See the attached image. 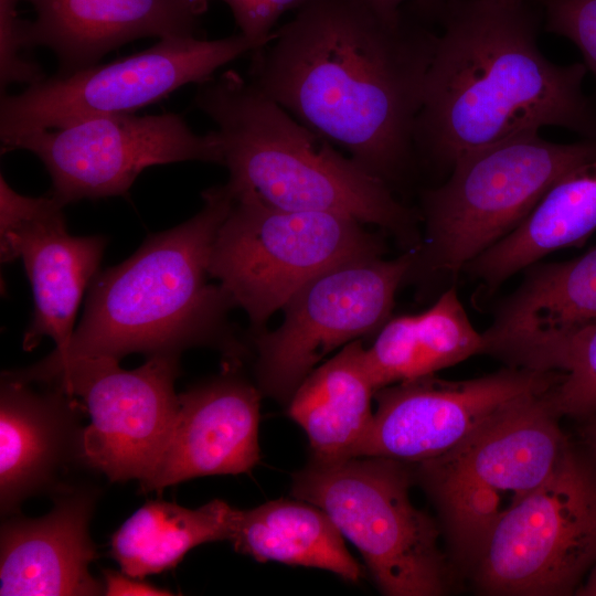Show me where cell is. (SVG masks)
<instances>
[{
	"label": "cell",
	"mask_w": 596,
	"mask_h": 596,
	"mask_svg": "<svg viewBox=\"0 0 596 596\" xmlns=\"http://www.w3.org/2000/svg\"><path fill=\"white\" fill-rule=\"evenodd\" d=\"M545 30L573 42L587 71L596 76V0H536Z\"/></svg>",
	"instance_id": "27"
},
{
	"label": "cell",
	"mask_w": 596,
	"mask_h": 596,
	"mask_svg": "<svg viewBox=\"0 0 596 596\" xmlns=\"http://www.w3.org/2000/svg\"><path fill=\"white\" fill-rule=\"evenodd\" d=\"M482 349V333L473 328L453 287L427 310L389 319L365 349V362L377 391L434 375Z\"/></svg>",
	"instance_id": "23"
},
{
	"label": "cell",
	"mask_w": 596,
	"mask_h": 596,
	"mask_svg": "<svg viewBox=\"0 0 596 596\" xmlns=\"http://www.w3.org/2000/svg\"><path fill=\"white\" fill-rule=\"evenodd\" d=\"M583 439L586 446V456L596 467V412L585 418Z\"/></svg>",
	"instance_id": "32"
},
{
	"label": "cell",
	"mask_w": 596,
	"mask_h": 596,
	"mask_svg": "<svg viewBox=\"0 0 596 596\" xmlns=\"http://www.w3.org/2000/svg\"><path fill=\"white\" fill-rule=\"evenodd\" d=\"M202 199L193 217L149 236L127 260L96 274L65 348L3 376L44 383L60 366L79 359L120 360L135 352L180 355L201 344L235 352L226 327L234 302L220 284H209L207 276L214 240L236 198L226 182L203 191Z\"/></svg>",
	"instance_id": "3"
},
{
	"label": "cell",
	"mask_w": 596,
	"mask_h": 596,
	"mask_svg": "<svg viewBox=\"0 0 596 596\" xmlns=\"http://www.w3.org/2000/svg\"><path fill=\"white\" fill-rule=\"evenodd\" d=\"M384 17L397 20L403 17V6L426 21H438L447 0H368Z\"/></svg>",
	"instance_id": "30"
},
{
	"label": "cell",
	"mask_w": 596,
	"mask_h": 596,
	"mask_svg": "<svg viewBox=\"0 0 596 596\" xmlns=\"http://www.w3.org/2000/svg\"><path fill=\"white\" fill-rule=\"evenodd\" d=\"M198 3H200L202 7H204L205 9H207V2L209 0H195Z\"/></svg>",
	"instance_id": "34"
},
{
	"label": "cell",
	"mask_w": 596,
	"mask_h": 596,
	"mask_svg": "<svg viewBox=\"0 0 596 596\" xmlns=\"http://www.w3.org/2000/svg\"><path fill=\"white\" fill-rule=\"evenodd\" d=\"M507 1H518V0H507Z\"/></svg>",
	"instance_id": "35"
},
{
	"label": "cell",
	"mask_w": 596,
	"mask_h": 596,
	"mask_svg": "<svg viewBox=\"0 0 596 596\" xmlns=\"http://www.w3.org/2000/svg\"><path fill=\"white\" fill-rule=\"evenodd\" d=\"M414 480V464L390 458L312 459L292 476L291 493L330 517L384 595L440 596L451 567L437 523L409 499Z\"/></svg>",
	"instance_id": "7"
},
{
	"label": "cell",
	"mask_w": 596,
	"mask_h": 596,
	"mask_svg": "<svg viewBox=\"0 0 596 596\" xmlns=\"http://www.w3.org/2000/svg\"><path fill=\"white\" fill-rule=\"evenodd\" d=\"M558 379L553 371L509 366L471 380L429 375L382 387L354 457L408 464L438 457L517 403L547 392Z\"/></svg>",
	"instance_id": "14"
},
{
	"label": "cell",
	"mask_w": 596,
	"mask_h": 596,
	"mask_svg": "<svg viewBox=\"0 0 596 596\" xmlns=\"http://www.w3.org/2000/svg\"><path fill=\"white\" fill-rule=\"evenodd\" d=\"M235 198L214 240L209 274L256 330L319 274L383 253L377 237L354 219L284 211L249 196Z\"/></svg>",
	"instance_id": "8"
},
{
	"label": "cell",
	"mask_w": 596,
	"mask_h": 596,
	"mask_svg": "<svg viewBox=\"0 0 596 596\" xmlns=\"http://www.w3.org/2000/svg\"><path fill=\"white\" fill-rule=\"evenodd\" d=\"M20 2L22 0H0V83L2 93L11 84L31 86L46 77L39 64L21 54L25 47L23 22L18 15Z\"/></svg>",
	"instance_id": "28"
},
{
	"label": "cell",
	"mask_w": 596,
	"mask_h": 596,
	"mask_svg": "<svg viewBox=\"0 0 596 596\" xmlns=\"http://www.w3.org/2000/svg\"><path fill=\"white\" fill-rule=\"evenodd\" d=\"M375 393L359 340L306 376L288 402V414L306 433L312 459L354 457L373 418Z\"/></svg>",
	"instance_id": "21"
},
{
	"label": "cell",
	"mask_w": 596,
	"mask_h": 596,
	"mask_svg": "<svg viewBox=\"0 0 596 596\" xmlns=\"http://www.w3.org/2000/svg\"><path fill=\"white\" fill-rule=\"evenodd\" d=\"M234 511L219 499L196 509L149 501L113 534L110 554L131 577L171 570L198 545L228 541Z\"/></svg>",
	"instance_id": "25"
},
{
	"label": "cell",
	"mask_w": 596,
	"mask_h": 596,
	"mask_svg": "<svg viewBox=\"0 0 596 596\" xmlns=\"http://www.w3.org/2000/svg\"><path fill=\"white\" fill-rule=\"evenodd\" d=\"M547 392L517 403L444 455L414 464L459 560L471 564L500 520L573 446Z\"/></svg>",
	"instance_id": "6"
},
{
	"label": "cell",
	"mask_w": 596,
	"mask_h": 596,
	"mask_svg": "<svg viewBox=\"0 0 596 596\" xmlns=\"http://www.w3.org/2000/svg\"><path fill=\"white\" fill-rule=\"evenodd\" d=\"M545 371L560 374L547 392L562 417L583 419L596 412V322L566 339L550 356Z\"/></svg>",
	"instance_id": "26"
},
{
	"label": "cell",
	"mask_w": 596,
	"mask_h": 596,
	"mask_svg": "<svg viewBox=\"0 0 596 596\" xmlns=\"http://www.w3.org/2000/svg\"><path fill=\"white\" fill-rule=\"evenodd\" d=\"M381 256L356 257L330 267L289 299L277 329L257 330L255 373L260 393L288 403L327 354L381 329L415 254L394 259Z\"/></svg>",
	"instance_id": "11"
},
{
	"label": "cell",
	"mask_w": 596,
	"mask_h": 596,
	"mask_svg": "<svg viewBox=\"0 0 596 596\" xmlns=\"http://www.w3.org/2000/svg\"><path fill=\"white\" fill-rule=\"evenodd\" d=\"M1 377L0 508L19 513L28 498L58 491V477L79 459L83 405L55 384L42 392ZM63 488V487H62Z\"/></svg>",
	"instance_id": "20"
},
{
	"label": "cell",
	"mask_w": 596,
	"mask_h": 596,
	"mask_svg": "<svg viewBox=\"0 0 596 596\" xmlns=\"http://www.w3.org/2000/svg\"><path fill=\"white\" fill-rule=\"evenodd\" d=\"M64 205L51 193L24 196L0 225L2 263L21 258L32 286L34 313L23 338L32 350L50 337L67 345L83 294L97 274L106 240L67 232Z\"/></svg>",
	"instance_id": "15"
},
{
	"label": "cell",
	"mask_w": 596,
	"mask_h": 596,
	"mask_svg": "<svg viewBox=\"0 0 596 596\" xmlns=\"http://www.w3.org/2000/svg\"><path fill=\"white\" fill-rule=\"evenodd\" d=\"M35 19L23 22L24 47L44 46L57 75L96 65L108 52L147 36L195 35L206 11L195 0H22Z\"/></svg>",
	"instance_id": "19"
},
{
	"label": "cell",
	"mask_w": 596,
	"mask_h": 596,
	"mask_svg": "<svg viewBox=\"0 0 596 596\" xmlns=\"http://www.w3.org/2000/svg\"><path fill=\"white\" fill-rule=\"evenodd\" d=\"M194 106L210 117L236 196L278 210L327 212L418 241L416 214L351 157L228 70L199 85Z\"/></svg>",
	"instance_id": "4"
},
{
	"label": "cell",
	"mask_w": 596,
	"mask_h": 596,
	"mask_svg": "<svg viewBox=\"0 0 596 596\" xmlns=\"http://www.w3.org/2000/svg\"><path fill=\"white\" fill-rule=\"evenodd\" d=\"M97 492L61 488L51 512L28 519L19 513L0 531V595H104V583L89 573L96 547L88 524Z\"/></svg>",
	"instance_id": "18"
},
{
	"label": "cell",
	"mask_w": 596,
	"mask_h": 596,
	"mask_svg": "<svg viewBox=\"0 0 596 596\" xmlns=\"http://www.w3.org/2000/svg\"><path fill=\"white\" fill-rule=\"evenodd\" d=\"M14 149L28 150L44 163L52 179L50 193L64 206L123 195L151 166L223 162L216 131L198 135L174 113L91 117L23 135L3 150Z\"/></svg>",
	"instance_id": "12"
},
{
	"label": "cell",
	"mask_w": 596,
	"mask_h": 596,
	"mask_svg": "<svg viewBox=\"0 0 596 596\" xmlns=\"http://www.w3.org/2000/svg\"><path fill=\"white\" fill-rule=\"evenodd\" d=\"M471 565L486 595H575L596 565V467L586 454L572 446L500 520Z\"/></svg>",
	"instance_id": "9"
},
{
	"label": "cell",
	"mask_w": 596,
	"mask_h": 596,
	"mask_svg": "<svg viewBox=\"0 0 596 596\" xmlns=\"http://www.w3.org/2000/svg\"><path fill=\"white\" fill-rule=\"evenodd\" d=\"M228 541L236 552L258 562L320 568L349 583L363 576L330 517L304 500L279 499L249 510L235 509Z\"/></svg>",
	"instance_id": "24"
},
{
	"label": "cell",
	"mask_w": 596,
	"mask_h": 596,
	"mask_svg": "<svg viewBox=\"0 0 596 596\" xmlns=\"http://www.w3.org/2000/svg\"><path fill=\"white\" fill-rule=\"evenodd\" d=\"M178 354H156L135 370L119 360L68 362L42 384L81 397L91 423L84 426L79 459L111 481L143 479L162 455L179 411L174 381Z\"/></svg>",
	"instance_id": "13"
},
{
	"label": "cell",
	"mask_w": 596,
	"mask_h": 596,
	"mask_svg": "<svg viewBox=\"0 0 596 596\" xmlns=\"http://www.w3.org/2000/svg\"><path fill=\"white\" fill-rule=\"evenodd\" d=\"M416 118V162L451 169L465 153L555 126L596 139L583 62L554 64L538 46L528 0H447Z\"/></svg>",
	"instance_id": "2"
},
{
	"label": "cell",
	"mask_w": 596,
	"mask_h": 596,
	"mask_svg": "<svg viewBox=\"0 0 596 596\" xmlns=\"http://www.w3.org/2000/svg\"><path fill=\"white\" fill-rule=\"evenodd\" d=\"M596 158V139L558 143L528 131L459 157L422 193L426 242L414 263L456 274L514 231L565 174Z\"/></svg>",
	"instance_id": "5"
},
{
	"label": "cell",
	"mask_w": 596,
	"mask_h": 596,
	"mask_svg": "<svg viewBox=\"0 0 596 596\" xmlns=\"http://www.w3.org/2000/svg\"><path fill=\"white\" fill-rule=\"evenodd\" d=\"M368 0H308L252 52L247 78L392 190L415 167L414 131L437 33Z\"/></svg>",
	"instance_id": "1"
},
{
	"label": "cell",
	"mask_w": 596,
	"mask_h": 596,
	"mask_svg": "<svg viewBox=\"0 0 596 596\" xmlns=\"http://www.w3.org/2000/svg\"><path fill=\"white\" fill-rule=\"evenodd\" d=\"M496 309L482 353L545 371L553 352L596 322V246L565 262L534 263Z\"/></svg>",
	"instance_id": "17"
},
{
	"label": "cell",
	"mask_w": 596,
	"mask_h": 596,
	"mask_svg": "<svg viewBox=\"0 0 596 596\" xmlns=\"http://www.w3.org/2000/svg\"><path fill=\"white\" fill-rule=\"evenodd\" d=\"M260 391L234 374L179 394L170 439L142 492L160 491L188 479L249 471L259 459Z\"/></svg>",
	"instance_id": "16"
},
{
	"label": "cell",
	"mask_w": 596,
	"mask_h": 596,
	"mask_svg": "<svg viewBox=\"0 0 596 596\" xmlns=\"http://www.w3.org/2000/svg\"><path fill=\"white\" fill-rule=\"evenodd\" d=\"M596 231V158L561 178L510 234L462 270L494 288L550 253Z\"/></svg>",
	"instance_id": "22"
},
{
	"label": "cell",
	"mask_w": 596,
	"mask_h": 596,
	"mask_svg": "<svg viewBox=\"0 0 596 596\" xmlns=\"http://www.w3.org/2000/svg\"><path fill=\"white\" fill-rule=\"evenodd\" d=\"M232 11L241 32L253 51L265 46L273 38V28L287 11L298 10L308 0H221ZM251 52V53H252Z\"/></svg>",
	"instance_id": "29"
},
{
	"label": "cell",
	"mask_w": 596,
	"mask_h": 596,
	"mask_svg": "<svg viewBox=\"0 0 596 596\" xmlns=\"http://www.w3.org/2000/svg\"><path fill=\"white\" fill-rule=\"evenodd\" d=\"M103 583L105 594L108 596H125V595H155V596H166L172 595L168 589H162L157 586H153L147 582H143V578L131 577L125 573H118L113 570L103 571Z\"/></svg>",
	"instance_id": "31"
},
{
	"label": "cell",
	"mask_w": 596,
	"mask_h": 596,
	"mask_svg": "<svg viewBox=\"0 0 596 596\" xmlns=\"http://www.w3.org/2000/svg\"><path fill=\"white\" fill-rule=\"evenodd\" d=\"M252 51L242 33L216 40L163 38L120 60L45 77L15 95L2 93V149L33 131L96 116L132 114L179 87L210 81L216 70Z\"/></svg>",
	"instance_id": "10"
},
{
	"label": "cell",
	"mask_w": 596,
	"mask_h": 596,
	"mask_svg": "<svg viewBox=\"0 0 596 596\" xmlns=\"http://www.w3.org/2000/svg\"><path fill=\"white\" fill-rule=\"evenodd\" d=\"M575 595L596 596V565L590 570Z\"/></svg>",
	"instance_id": "33"
}]
</instances>
